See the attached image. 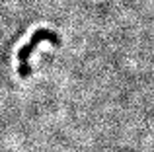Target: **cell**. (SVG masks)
Masks as SVG:
<instances>
[{
    "mask_svg": "<svg viewBox=\"0 0 154 152\" xmlns=\"http://www.w3.org/2000/svg\"><path fill=\"white\" fill-rule=\"evenodd\" d=\"M45 37H51V39H55V35L49 33V31H37V33L31 37V41L27 43L26 47H22V51H20V55H18V70H20V76H29L31 72V68H29V55L33 53V49L37 47V43L41 41V39H45Z\"/></svg>",
    "mask_w": 154,
    "mask_h": 152,
    "instance_id": "1",
    "label": "cell"
}]
</instances>
